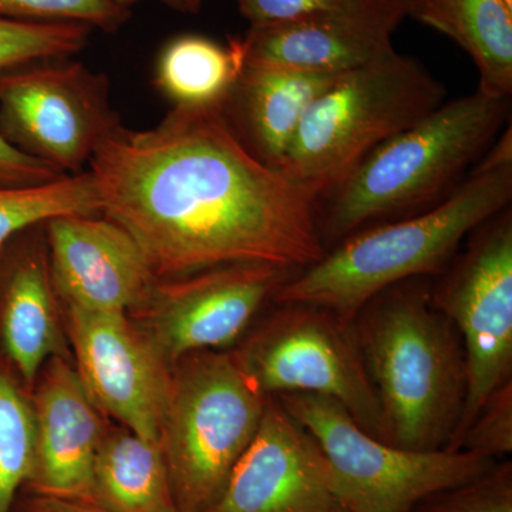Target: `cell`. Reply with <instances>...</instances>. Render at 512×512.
<instances>
[{
  "label": "cell",
  "mask_w": 512,
  "mask_h": 512,
  "mask_svg": "<svg viewBox=\"0 0 512 512\" xmlns=\"http://www.w3.org/2000/svg\"><path fill=\"white\" fill-rule=\"evenodd\" d=\"M87 171L100 214L134 238L154 279L235 264L301 271L325 255L315 201L242 144L222 106L173 107L148 130L121 124Z\"/></svg>",
  "instance_id": "6da1fadb"
},
{
  "label": "cell",
  "mask_w": 512,
  "mask_h": 512,
  "mask_svg": "<svg viewBox=\"0 0 512 512\" xmlns=\"http://www.w3.org/2000/svg\"><path fill=\"white\" fill-rule=\"evenodd\" d=\"M512 148L494 144L463 184L430 210L356 232L289 279L274 302L322 306L348 319L389 286L436 278L468 235L511 207Z\"/></svg>",
  "instance_id": "7a4b0ae2"
},
{
  "label": "cell",
  "mask_w": 512,
  "mask_h": 512,
  "mask_svg": "<svg viewBox=\"0 0 512 512\" xmlns=\"http://www.w3.org/2000/svg\"><path fill=\"white\" fill-rule=\"evenodd\" d=\"M511 99L480 90L444 101L412 127L384 141L328 194L315 201L326 251L343 239L420 214L466 181L510 124Z\"/></svg>",
  "instance_id": "3957f363"
},
{
  "label": "cell",
  "mask_w": 512,
  "mask_h": 512,
  "mask_svg": "<svg viewBox=\"0 0 512 512\" xmlns=\"http://www.w3.org/2000/svg\"><path fill=\"white\" fill-rule=\"evenodd\" d=\"M353 325L382 410L384 443L447 450L466 404L467 366L460 335L431 301L430 278L383 289Z\"/></svg>",
  "instance_id": "277c9868"
},
{
  "label": "cell",
  "mask_w": 512,
  "mask_h": 512,
  "mask_svg": "<svg viewBox=\"0 0 512 512\" xmlns=\"http://www.w3.org/2000/svg\"><path fill=\"white\" fill-rule=\"evenodd\" d=\"M446 101V87L413 57L343 74L308 110L282 174L313 201L338 187L380 144Z\"/></svg>",
  "instance_id": "5b68a950"
},
{
  "label": "cell",
  "mask_w": 512,
  "mask_h": 512,
  "mask_svg": "<svg viewBox=\"0 0 512 512\" xmlns=\"http://www.w3.org/2000/svg\"><path fill=\"white\" fill-rule=\"evenodd\" d=\"M268 396L229 350H202L171 369L161 451L177 512H205L254 439Z\"/></svg>",
  "instance_id": "8992f818"
},
{
  "label": "cell",
  "mask_w": 512,
  "mask_h": 512,
  "mask_svg": "<svg viewBox=\"0 0 512 512\" xmlns=\"http://www.w3.org/2000/svg\"><path fill=\"white\" fill-rule=\"evenodd\" d=\"M274 303L231 350L245 376L268 397L309 393L336 400L384 441L382 410L353 320L311 303Z\"/></svg>",
  "instance_id": "52a82bcc"
},
{
  "label": "cell",
  "mask_w": 512,
  "mask_h": 512,
  "mask_svg": "<svg viewBox=\"0 0 512 512\" xmlns=\"http://www.w3.org/2000/svg\"><path fill=\"white\" fill-rule=\"evenodd\" d=\"M272 397L319 444L346 512H410L427 495L473 480L497 463L466 450L414 451L384 443L329 397Z\"/></svg>",
  "instance_id": "ba28073f"
},
{
  "label": "cell",
  "mask_w": 512,
  "mask_h": 512,
  "mask_svg": "<svg viewBox=\"0 0 512 512\" xmlns=\"http://www.w3.org/2000/svg\"><path fill=\"white\" fill-rule=\"evenodd\" d=\"M431 301L456 328L467 366L463 416L447 450L458 451L480 407L512 380V210L478 225L431 282Z\"/></svg>",
  "instance_id": "9c48e42d"
},
{
  "label": "cell",
  "mask_w": 512,
  "mask_h": 512,
  "mask_svg": "<svg viewBox=\"0 0 512 512\" xmlns=\"http://www.w3.org/2000/svg\"><path fill=\"white\" fill-rule=\"evenodd\" d=\"M109 77L69 59L0 74V131L13 146L64 175L87 171L121 126Z\"/></svg>",
  "instance_id": "30bf717a"
},
{
  "label": "cell",
  "mask_w": 512,
  "mask_h": 512,
  "mask_svg": "<svg viewBox=\"0 0 512 512\" xmlns=\"http://www.w3.org/2000/svg\"><path fill=\"white\" fill-rule=\"evenodd\" d=\"M296 272L235 264L154 279L143 301L127 315L173 367L190 353L227 350L238 343Z\"/></svg>",
  "instance_id": "8fae6325"
},
{
  "label": "cell",
  "mask_w": 512,
  "mask_h": 512,
  "mask_svg": "<svg viewBox=\"0 0 512 512\" xmlns=\"http://www.w3.org/2000/svg\"><path fill=\"white\" fill-rule=\"evenodd\" d=\"M62 309L74 369L97 409L158 443L173 367L127 313Z\"/></svg>",
  "instance_id": "7c38bea8"
},
{
  "label": "cell",
  "mask_w": 512,
  "mask_h": 512,
  "mask_svg": "<svg viewBox=\"0 0 512 512\" xmlns=\"http://www.w3.org/2000/svg\"><path fill=\"white\" fill-rule=\"evenodd\" d=\"M410 0H355L305 18L249 26L237 39L242 63L295 72L345 74L396 53L393 35Z\"/></svg>",
  "instance_id": "4fadbf2b"
},
{
  "label": "cell",
  "mask_w": 512,
  "mask_h": 512,
  "mask_svg": "<svg viewBox=\"0 0 512 512\" xmlns=\"http://www.w3.org/2000/svg\"><path fill=\"white\" fill-rule=\"evenodd\" d=\"M205 512H346L319 444L269 397L254 439Z\"/></svg>",
  "instance_id": "5bb4252c"
},
{
  "label": "cell",
  "mask_w": 512,
  "mask_h": 512,
  "mask_svg": "<svg viewBox=\"0 0 512 512\" xmlns=\"http://www.w3.org/2000/svg\"><path fill=\"white\" fill-rule=\"evenodd\" d=\"M45 228L62 306L128 313L143 301L154 276L126 229L103 215L57 217Z\"/></svg>",
  "instance_id": "9a60e30c"
},
{
  "label": "cell",
  "mask_w": 512,
  "mask_h": 512,
  "mask_svg": "<svg viewBox=\"0 0 512 512\" xmlns=\"http://www.w3.org/2000/svg\"><path fill=\"white\" fill-rule=\"evenodd\" d=\"M35 446L28 487L33 494L89 500L94 458L109 420L97 409L73 362L50 357L30 392Z\"/></svg>",
  "instance_id": "2e32d148"
},
{
  "label": "cell",
  "mask_w": 512,
  "mask_h": 512,
  "mask_svg": "<svg viewBox=\"0 0 512 512\" xmlns=\"http://www.w3.org/2000/svg\"><path fill=\"white\" fill-rule=\"evenodd\" d=\"M45 225H33L0 247V343L29 392L50 357L72 360Z\"/></svg>",
  "instance_id": "e0dca14e"
},
{
  "label": "cell",
  "mask_w": 512,
  "mask_h": 512,
  "mask_svg": "<svg viewBox=\"0 0 512 512\" xmlns=\"http://www.w3.org/2000/svg\"><path fill=\"white\" fill-rule=\"evenodd\" d=\"M342 76L242 63L222 110L242 144L279 171L303 117Z\"/></svg>",
  "instance_id": "ac0fdd59"
},
{
  "label": "cell",
  "mask_w": 512,
  "mask_h": 512,
  "mask_svg": "<svg viewBox=\"0 0 512 512\" xmlns=\"http://www.w3.org/2000/svg\"><path fill=\"white\" fill-rule=\"evenodd\" d=\"M409 18L443 33L471 57L480 92L511 99L512 9L505 0H410Z\"/></svg>",
  "instance_id": "d6986e66"
},
{
  "label": "cell",
  "mask_w": 512,
  "mask_h": 512,
  "mask_svg": "<svg viewBox=\"0 0 512 512\" xmlns=\"http://www.w3.org/2000/svg\"><path fill=\"white\" fill-rule=\"evenodd\" d=\"M87 503L106 512H177L160 444L109 421Z\"/></svg>",
  "instance_id": "ffe728a7"
},
{
  "label": "cell",
  "mask_w": 512,
  "mask_h": 512,
  "mask_svg": "<svg viewBox=\"0 0 512 512\" xmlns=\"http://www.w3.org/2000/svg\"><path fill=\"white\" fill-rule=\"evenodd\" d=\"M241 67L237 39L221 45L210 37L181 35L161 50L154 84L174 107H218L227 99Z\"/></svg>",
  "instance_id": "44dd1931"
},
{
  "label": "cell",
  "mask_w": 512,
  "mask_h": 512,
  "mask_svg": "<svg viewBox=\"0 0 512 512\" xmlns=\"http://www.w3.org/2000/svg\"><path fill=\"white\" fill-rule=\"evenodd\" d=\"M67 215H101L89 171L25 190L0 188V247L33 225Z\"/></svg>",
  "instance_id": "7402d4cb"
},
{
  "label": "cell",
  "mask_w": 512,
  "mask_h": 512,
  "mask_svg": "<svg viewBox=\"0 0 512 512\" xmlns=\"http://www.w3.org/2000/svg\"><path fill=\"white\" fill-rule=\"evenodd\" d=\"M35 446L30 392L0 365V512H12L20 488L28 483Z\"/></svg>",
  "instance_id": "603a6c76"
},
{
  "label": "cell",
  "mask_w": 512,
  "mask_h": 512,
  "mask_svg": "<svg viewBox=\"0 0 512 512\" xmlns=\"http://www.w3.org/2000/svg\"><path fill=\"white\" fill-rule=\"evenodd\" d=\"M93 29L80 23L22 22L0 18V74L82 52Z\"/></svg>",
  "instance_id": "cb8c5ba5"
},
{
  "label": "cell",
  "mask_w": 512,
  "mask_h": 512,
  "mask_svg": "<svg viewBox=\"0 0 512 512\" xmlns=\"http://www.w3.org/2000/svg\"><path fill=\"white\" fill-rule=\"evenodd\" d=\"M0 18L40 23H80L116 33L130 20L131 10L114 0H0Z\"/></svg>",
  "instance_id": "d4e9b609"
},
{
  "label": "cell",
  "mask_w": 512,
  "mask_h": 512,
  "mask_svg": "<svg viewBox=\"0 0 512 512\" xmlns=\"http://www.w3.org/2000/svg\"><path fill=\"white\" fill-rule=\"evenodd\" d=\"M410 512H512V461L498 460L473 480L427 495Z\"/></svg>",
  "instance_id": "484cf974"
},
{
  "label": "cell",
  "mask_w": 512,
  "mask_h": 512,
  "mask_svg": "<svg viewBox=\"0 0 512 512\" xmlns=\"http://www.w3.org/2000/svg\"><path fill=\"white\" fill-rule=\"evenodd\" d=\"M458 450L471 451L491 460L512 453V380L498 387L480 407Z\"/></svg>",
  "instance_id": "4316f807"
},
{
  "label": "cell",
  "mask_w": 512,
  "mask_h": 512,
  "mask_svg": "<svg viewBox=\"0 0 512 512\" xmlns=\"http://www.w3.org/2000/svg\"><path fill=\"white\" fill-rule=\"evenodd\" d=\"M64 177L55 168L23 153L0 131V188L25 190L53 183Z\"/></svg>",
  "instance_id": "83f0119b"
},
{
  "label": "cell",
  "mask_w": 512,
  "mask_h": 512,
  "mask_svg": "<svg viewBox=\"0 0 512 512\" xmlns=\"http://www.w3.org/2000/svg\"><path fill=\"white\" fill-rule=\"evenodd\" d=\"M355 0H235L249 26L274 25L343 8Z\"/></svg>",
  "instance_id": "f1b7e54d"
},
{
  "label": "cell",
  "mask_w": 512,
  "mask_h": 512,
  "mask_svg": "<svg viewBox=\"0 0 512 512\" xmlns=\"http://www.w3.org/2000/svg\"><path fill=\"white\" fill-rule=\"evenodd\" d=\"M25 512H106L84 501L37 495L29 501Z\"/></svg>",
  "instance_id": "f546056e"
},
{
  "label": "cell",
  "mask_w": 512,
  "mask_h": 512,
  "mask_svg": "<svg viewBox=\"0 0 512 512\" xmlns=\"http://www.w3.org/2000/svg\"><path fill=\"white\" fill-rule=\"evenodd\" d=\"M120 6L126 9H133L138 3L147 2V0H114ZM151 2L160 3L165 8L175 10V12L187 13V2L185 0H151Z\"/></svg>",
  "instance_id": "4dcf8cb0"
},
{
  "label": "cell",
  "mask_w": 512,
  "mask_h": 512,
  "mask_svg": "<svg viewBox=\"0 0 512 512\" xmlns=\"http://www.w3.org/2000/svg\"><path fill=\"white\" fill-rule=\"evenodd\" d=\"M185 2H187V13H198L204 0H185Z\"/></svg>",
  "instance_id": "1f68e13d"
},
{
  "label": "cell",
  "mask_w": 512,
  "mask_h": 512,
  "mask_svg": "<svg viewBox=\"0 0 512 512\" xmlns=\"http://www.w3.org/2000/svg\"><path fill=\"white\" fill-rule=\"evenodd\" d=\"M505 3L512 9V0H505Z\"/></svg>",
  "instance_id": "d6a6232c"
}]
</instances>
